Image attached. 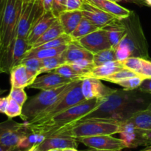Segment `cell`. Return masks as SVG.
Listing matches in <instances>:
<instances>
[{"mask_svg": "<svg viewBox=\"0 0 151 151\" xmlns=\"http://www.w3.org/2000/svg\"><path fill=\"white\" fill-rule=\"evenodd\" d=\"M146 94L138 89L134 90L116 89L114 92L103 98L100 106L81 121L86 119L125 121L135 112L147 107L151 102H147Z\"/></svg>", "mask_w": 151, "mask_h": 151, "instance_id": "cell-1", "label": "cell"}, {"mask_svg": "<svg viewBox=\"0 0 151 151\" xmlns=\"http://www.w3.org/2000/svg\"><path fill=\"white\" fill-rule=\"evenodd\" d=\"M102 99H92L75 105L67 110L63 111L55 115L48 121L41 123H27L28 130L32 133H38L47 137L52 135L60 134L67 130L79 122L85 116L91 113L93 110L100 106Z\"/></svg>", "mask_w": 151, "mask_h": 151, "instance_id": "cell-2", "label": "cell"}, {"mask_svg": "<svg viewBox=\"0 0 151 151\" xmlns=\"http://www.w3.org/2000/svg\"><path fill=\"white\" fill-rule=\"evenodd\" d=\"M23 0H7L0 24V74L7 55L17 38L18 25Z\"/></svg>", "mask_w": 151, "mask_h": 151, "instance_id": "cell-3", "label": "cell"}, {"mask_svg": "<svg viewBox=\"0 0 151 151\" xmlns=\"http://www.w3.org/2000/svg\"><path fill=\"white\" fill-rule=\"evenodd\" d=\"M79 80L72 81L57 88L41 90L32 96L22 107L21 118L24 121L33 120L41 113L57 103Z\"/></svg>", "mask_w": 151, "mask_h": 151, "instance_id": "cell-4", "label": "cell"}, {"mask_svg": "<svg viewBox=\"0 0 151 151\" xmlns=\"http://www.w3.org/2000/svg\"><path fill=\"white\" fill-rule=\"evenodd\" d=\"M122 20L126 28V34L119 44L128 47L132 56L148 59V44L137 13L132 11L128 17Z\"/></svg>", "mask_w": 151, "mask_h": 151, "instance_id": "cell-5", "label": "cell"}, {"mask_svg": "<svg viewBox=\"0 0 151 151\" xmlns=\"http://www.w3.org/2000/svg\"><path fill=\"white\" fill-rule=\"evenodd\" d=\"M120 132V121L109 119H86L60 134L71 136L74 139L100 135H114Z\"/></svg>", "mask_w": 151, "mask_h": 151, "instance_id": "cell-6", "label": "cell"}, {"mask_svg": "<svg viewBox=\"0 0 151 151\" xmlns=\"http://www.w3.org/2000/svg\"><path fill=\"white\" fill-rule=\"evenodd\" d=\"M81 83L82 80H79L57 103L43 111L33 120L27 122L30 124H35V123H41L48 121L55 115L63 111L67 110L72 107L86 100L81 91Z\"/></svg>", "mask_w": 151, "mask_h": 151, "instance_id": "cell-7", "label": "cell"}, {"mask_svg": "<svg viewBox=\"0 0 151 151\" xmlns=\"http://www.w3.org/2000/svg\"><path fill=\"white\" fill-rule=\"evenodd\" d=\"M45 13L41 0L23 2L18 25L17 37L27 38L31 28Z\"/></svg>", "mask_w": 151, "mask_h": 151, "instance_id": "cell-8", "label": "cell"}, {"mask_svg": "<svg viewBox=\"0 0 151 151\" xmlns=\"http://www.w3.org/2000/svg\"><path fill=\"white\" fill-rule=\"evenodd\" d=\"M29 132L27 123H19L8 118L0 123V144L8 147H18L21 139Z\"/></svg>", "mask_w": 151, "mask_h": 151, "instance_id": "cell-9", "label": "cell"}, {"mask_svg": "<svg viewBox=\"0 0 151 151\" xmlns=\"http://www.w3.org/2000/svg\"><path fill=\"white\" fill-rule=\"evenodd\" d=\"M76 140L88 147L94 149L122 151L125 148H128L126 144L122 139L113 137L112 135H100L90 137L78 138Z\"/></svg>", "mask_w": 151, "mask_h": 151, "instance_id": "cell-10", "label": "cell"}, {"mask_svg": "<svg viewBox=\"0 0 151 151\" xmlns=\"http://www.w3.org/2000/svg\"><path fill=\"white\" fill-rule=\"evenodd\" d=\"M82 47L92 53L100 50L112 48L106 33L103 28L94 31L79 39L76 40Z\"/></svg>", "mask_w": 151, "mask_h": 151, "instance_id": "cell-11", "label": "cell"}, {"mask_svg": "<svg viewBox=\"0 0 151 151\" xmlns=\"http://www.w3.org/2000/svg\"><path fill=\"white\" fill-rule=\"evenodd\" d=\"M115 90L116 89H112L106 86L101 80L97 78H84L81 83V91L86 100L103 99L114 92Z\"/></svg>", "mask_w": 151, "mask_h": 151, "instance_id": "cell-12", "label": "cell"}, {"mask_svg": "<svg viewBox=\"0 0 151 151\" xmlns=\"http://www.w3.org/2000/svg\"><path fill=\"white\" fill-rule=\"evenodd\" d=\"M81 10L82 11L83 17L100 28H103L116 19L110 13L86 0H83Z\"/></svg>", "mask_w": 151, "mask_h": 151, "instance_id": "cell-13", "label": "cell"}, {"mask_svg": "<svg viewBox=\"0 0 151 151\" xmlns=\"http://www.w3.org/2000/svg\"><path fill=\"white\" fill-rule=\"evenodd\" d=\"M29 50V45L25 38H16L13 48L7 55L2 68V73H10L13 68L20 65L27 52Z\"/></svg>", "mask_w": 151, "mask_h": 151, "instance_id": "cell-14", "label": "cell"}, {"mask_svg": "<svg viewBox=\"0 0 151 151\" xmlns=\"http://www.w3.org/2000/svg\"><path fill=\"white\" fill-rule=\"evenodd\" d=\"M37 146L41 151H47L51 149L77 148L78 142L71 136L64 134H56L47 136L46 139Z\"/></svg>", "mask_w": 151, "mask_h": 151, "instance_id": "cell-15", "label": "cell"}, {"mask_svg": "<svg viewBox=\"0 0 151 151\" xmlns=\"http://www.w3.org/2000/svg\"><path fill=\"white\" fill-rule=\"evenodd\" d=\"M121 139L126 144L127 147H137L145 145L142 130L137 129L128 121H120Z\"/></svg>", "mask_w": 151, "mask_h": 151, "instance_id": "cell-16", "label": "cell"}, {"mask_svg": "<svg viewBox=\"0 0 151 151\" xmlns=\"http://www.w3.org/2000/svg\"><path fill=\"white\" fill-rule=\"evenodd\" d=\"M74 81H76V80L66 78L54 73H48L46 75L37 77L33 83L28 87L38 89L41 90H47L57 88Z\"/></svg>", "mask_w": 151, "mask_h": 151, "instance_id": "cell-17", "label": "cell"}, {"mask_svg": "<svg viewBox=\"0 0 151 151\" xmlns=\"http://www.w3.org/2000/svg\"><path fill=\"white\" fill-rule=\"evenodd\" d=\"M57 18L52 14V11L45 12L42 16L37 21L28 33L27 40L29 45V49L32 44L41 37V36L57 20Z\"/></svg>", "mask_w": 151, "mask_h": 151, "instance_id": "cell-18", "label": "cell"}, {"mask_svg": "<svg viewBox=\"0 0 151 151\" xmlns=\"http://www.w3.org/2000/svg\"><path fill=\"white\" fill-rule=\"evenodd\" d=\"M103 28L106 33L112 48L116 49L126 34V28L123 20L116 19Z\"/></svg>", "mask_w": 151, "mask_h": 151, "instance_id": "cell-19", "label": "cell"}, {"mask_svg": "<svg viewBox=\"0 0 151 151\" xmlns=\"http://www.w3.org/2000/svg\"><path fill=\"white\" fill-rule=\"evenodd\" d=\"M61 56L66 64L72 63L80 59H93V53L82 47L76 41H73L68 44L66 50L61 54Z\"/></svg>", "mask_w": 151, "mask_h": 151, "instance_id": "cell-20", "label": "cell"}, {"mask_svg": "<svg viewBox=\"0 0 151 151\" xmlns=\"http://www.w3.org/2000/svg\"><path fill=\"white\" fill-rule=\"evenodd\" d=\"M122 69L124 68L121 65L120 62L114 61V62H108L100 66L94 67L89 72L81 76V80L87 78H94L102 81L104 78H106Z\"/></svg>", "mask_w": 151, "mask_h": 151, "instance_id": "cell-21", "label": "cell"}, {"mask_svg": "<svg viewBox=\"0 0 151 151\" xmlns=\"http://www.w3.org/2000/svg\"><path fill=\"white\" fill-rule=\"evenodd\" d=\"M83 18L81 10H65L58 17L64 33L71 35Z\"/></svg>", "mask_w": 151, "mask_h": 151, "instance_id": "cell-22", "label": "cell"}, {"mask_svg": "<svg viewBox=\"0 0 151 151\" xmlns=\"http://www.w3.org/2000/svg\"><path fill=\"white\" fill-rule=\"evenodd\" d=\"M86 1L97 6L116 19H125L132 13L131 10L122 7L118 4L117 2L111 0H86Z\"/></svg>", "mask_w": 151, "mask_h": 151, "instance_id": "cell-23", "label": "cell"}, {"mask_svg": "<svg viewBox=\"0 0 151 151\" xmlns=\"http://www.w3.org/2000/svg\"><path fill=\"white\" fill-rule=\"evenodd\" d=\"M10 74L11 87L24 88L29 87L35 79L29 75L23 64L18 65L12 68Z\"/></svg>", "mask_w": 151, "mask_h": 151, "instance_id": "cell-24", "label": "cell"}, {"mask_svg": "<svg viewBox=\"0 0 151 151\" xmlns=\"http://www.w3.org/2000/svg\"><path fill=\"white\" fill-rule=\"evenodd\" d=\"M132 124L136 128L139 130H151V110L148 109H143L137 111L125 120Z\"/></svg>", "mask_w": 151, "mask_h": 151, "instance_id": "cell-25", "label": "cell"}, {"mask_svg": "<svg viewBox=\"0 0 151 151\" xmlns=\"http://www.w3.org/2000/svg\"><path fill=\"white\" fill-rule=\"evenodd\" d=\"M64 33L63 28H62L61 25L59 22V21L56 20L42 35L30 47V49L36 48V47H39V46L42 45V44H45V43L49 42V41H52L53 39H55L58 37L60 36L61 35Z\"/></svg>", "mask_w": 151, "mask_h": 151, "instance_id": "cell-26", "label": "cell"}, {"mask_svg": "<svg viewBox=\"0 0 151 151\" xmlns=\"http://www.w3.org/2000/svg\"><path fill=\"white\" fill-rule=\"evenodd\" d=\"M67 45H63L58 47H55V48H44L38 49V50H37V49H30V50L27 52L23 59H29V58H36V59H47V58L58 56L61 55L63 52L66 50Z\"/></svg>", "mask_w": 151, "mask_h": 151, "instance_id": "cell-27", "label": "cell"}, {"mask_svg": "<svg viewBox=\"0 0 151 151\" xmlns=\"http://www.w3.org/2000/svg\"><path fill=\"white\" fill-rule=\"evenodd\" d=\"M100 29L99 27L97 25H94L91 22L86 19L83 17L77 27L76 29L74 30V32L71 34V36L73 38L74 41L79 39V38H82V37L88 35V34L94 32V31Z\"/></svg>", "mask_w": 151, "mask_h": 151, "instance_id": "cell-28", "label": "cell"}, {"mask_svg": "<svg viewBox=\"0 0 151 151\" xmlns=\"http://www.w3.org/2000/svg\"><path fill=\"white\" fill-rule=\"evenodd\" d=\"M45 139L46 136L44 135L29 131L21 139L19 145H18V147L26 150L34 145H38L41 144Z\"/></svg>", "mask_w": 151, "mask_h": 151, "instance_id": "cell-29", "label": "cell"}, {"mask_svg": "<svg viewBox=\"0 0 151 151\" xmlns=\"http://www.w3.org/2000/svg\"><path fill=\"white\" fill-rule=\"evenodd\" d=\"M92 61L94 67H98L108 62L116 61L115 49L109 48L93 53Z\"/></svg>", "mask_w": 151, "mask_h": 151, "instance_id": "cell-30", "label": "cell"}, {"mask_svg": "<svg viewBox=\"0 0 151 151\" xmlns=\"http://www.w3.org/2000/svg\"><path fill=\"white\" fill-rule=\"evenodd\" d=\"M21 64H23L24 65L27 71L32 78H36L37 76L41 73L42 59H36V58H29V59H23Z\"/></svg>", "mask_w": 151, "mask_h": 151, "instance_id": "cell-31", "label": "cell"}, {"mask_svg": "<svg viewBox=\"0 0 151 151\" xmlns=\"http://www.w3.org/2000/svg\"><path fill=\"white\" fill-rule=\"evenodd\" d=\"M65 62L62 58L61 55L58 56L42 59V68L41 73H51L56 68L64 65Z\"/></svg>", "mask_w": 151, "mask_h": 151, "instance_id": "cell-32", "label": "cell"}, {"mask_svg": "<svg viewBox=\"0 0 151 151\" xmlns=\"http://www.w3.org/2000/svg\"><path fill=\"white\" fill-rule=\"evenodd\" d=\"M143 59L144 58L131 56L125 60L120 62V64L124 69L129 70L139 75L142 69V67Z\"/></svg>", "mask_w": 151, "mask_h": 151, "instance_id": "cell-33", "label": "cell"}, {"mask_svg": "<svg viewBox=\"0 0 151 151\" xmlns=\"http://www.w3.org/2000/svg\"><path fill=\"white\" fill-rule=\"evenodd\" d=\"M68 65H70L77 73L81 74V76L89 72L91 69L94 68L93 61L87 59H80V60L75 61L72 63H69Z\"/></svg>", "mask_w": 151, "mask_h": 151, "instance_id": "cell-34", "label": "cell"}, {"mask_svg": "<svg viewBox=\"0 0 151 151\" xmlns=\"http://www.w3.org/2000/svg\"><path fill=\"white\" fill-rule=\"evenodd\" d=\"M51 73H57L61 76L72 80H81V75L77 73L72 67L68 64H64L59 68H56Z\"/></svg>", "mask_w": 151, "mask_h": 151, "instance_id": "cell-35", "label": "cell"}, {"mask_svg": "<svg viewBox=\"0 0 151 151\" xmlns=\"http://www.w3.org/2000/svg\"><path fill=\"white\" fill-rule=\"evenodd\" d=\"M136 76H139L138 74L136 73L133 72V71L129 70L127 69H122L121 70L117 71V72L114 73L112 75L109 76L104 78L103 79V81H109V82L115 83V84H117L119 81H122V80L125 79V78H131V77Z\"/></svg>", "mask_w": 151, "mask_h": 151, "instance_id": "cell-36", "label": "cell"}, {"mask_svg": "<svg viewBox=\"0 0 151 151\" xmlns=\"http://www.w3.org/2000/svg\"><path fill=\"white\" fill-rule=\"evenodd\" d=\"M145 78L140 76H136L131 77V78H125L119 81L116 84L123 87V89L127 90H137L141 85Z\"/></svg>", "mask_w": 151, "mask_h": 151, "instance_id": "cell-37", "label": "cell"}, {"mask_svg": "<svg viewBox=\"0 0 151 151\" xmlns=\"http://www.w3.org/2000/svg\"><path fill=\"white\" fill-rule=\"evenodd\" d=\"M11 99L16 101L19 105L24 106L27 101V96L24 88H17V87H11L10 93L8 95Z\"/></svg>", "mask_w": 151, "mask_h": 151, "instance_id": "cell-38", "label": "cell"}, {"mask_svg": "<svg viewBox=\"0 0 151 151\" xmlns=\"http://www.w3.org/2000/svg\"><path fill=\"white\" fill-rule=\"evenodd\" d=\"M22 113V107L19 105L17 102L9 96V102L7 110L5 111V115L9 118H13L16 116H20Z\"/></svg>", "mask_w": 151, "mask_h": 151, "instance_id": "cell-39", "label": "cell"}, {"mask_svg": "<svg viewBox=\"0 0 151 151\" xmlns=\"http://www.w3.org/2000/svg\"><path fill=\"white\" fill-rule=\"evenodd\" d=\"M131 51L128 47L124 44H119L116 49H115V58L116 61L118 62H122L128 58L131 57Z\"/></svg>", "mask_w": 151, "mask_h": 151, "instance_id": "cell-40", "label": "cell"}, {"mask_svg": "<svg viewBox=\"0 0 151 151\" xmlns=\"http://www.w3.org/2000/svg\"><path fill=\"white\" fill-rule=\"evenodd\" d=\"M65 10H66V0H53L52 13L57 19Z\"/></svg>", "mask_w": 151, "mask_h": 151, "instance_id": "cell-41", "label": "cell"}, {"mask_svg": "<svg viewBox=\"0 0 151 151\" xmlns=\"http://www.w3.org/2000/svg\"><path fill=\"white\" fill-rule=\"evenodd\" d=\"M139 75L143 77L145 79L151 78V61L147 59H143L142 67Z\"/></svg>", "mask_w": 151, "mask_h": 151, "instance_id": "cell-42", "label": "cell"}, {"mask_svg": "<svg viewBox=\"0 0 151 151\" xmlns=\"http://www.w3.org/2000/svg\"><path fill=\"white\" fill-rule=\"evenodd\" d=\"M83 0H66V10H81Z\"/></svg>", "mask_w": 151, "mask_h": 151, "instance_id": "cell-43", "label": "cell"}, {"mask_svg": "<svg viewBox=\"0 0 151 151\" xmlns=\"http://www.w3.org/2000/svg\"><path fill=\"white\" fill-rule=\"evenodd\" d=\"M139 90L147 94L151 95V78H146L142 81L138 88Z\"/></svg>", "mask_w": 151, "mask_h": 151, "instance_id": "cell-44", "label": "cell"}, {"mask_svg": "<svg viewBox=\"0 0 151 151\" xmlns=\"http://www.w3.org/2000/svg\"><path fill=\"white\" fill-rule=\"evenodd\" d=\"M9 102V96L0 97V113H5Z\"/></svg>", "mask_w": 151, "mask_h": 151, "instance_id": "cell-45", "label": "cell"}, {"mask_svg": "<svg viewBox=\"0 0 151 151\" xmlns=\"http://www.w3.org/2000/svg\"><path fill=\"white\" fill-rule=\"evenodd\" d=\"M143 137L145 140V146H148L151 144V130H142Z\"/></svg>", "mask_w": 151, "mask_h": 151, "instance_id": "cell-46", "label": "cell"}, {"mask_svg": "<svg viewBox=\"0 0 151 151\" xmlns=\"http://www.w3.org/2000/svg\"><path fill=\"white\" fill-rule=\"evenodd\" d=\"M42 1L43 7H44V11L50 12L52 11V7L53 0H41Z\"/></svg>", "mask_w": 151, "mask_h": 151, "instance_id": "cell-47", "label": "cell"}, {"mask_svg": "<svg viewBox=\"0 0 151 151\" xmlns=\"http://www.w3.org/2000/svg\"><path fill=\"white\" fill-rule=\"evenodd\" d=\"M126 1H130V2H134L139 5H145V0H125Z\"/></svg>", "mask_w": 151, "mask_h": 151, "instance_id": "cell-48", "label": "cell"}, {"mask_svg": "<svg viewBox=\"0 0 151 151\" xmlns=\"http://www.w3.org/2000/svg\"><path fill=\"white\" fill-rule=\"evenodd\" d=\"M11 149L12 148L8 147H6L4 146V145L0 144V151H10Z\"/></svg>", "mask_w": 151, "mask_h": 151, "instance_id": "cell-49", "label": "cell"}, {"mask_svg": "<svg viewBox=\"0 0 151 151\" xmlns=\"http://www.w3.org/2000/svg\"><path fill=\"white\" fill-rule=\"evenodd\" d=\"M24 151H41V150L38 149V147L37 145H34V146L31 147L30 148H29V149L26 150H24Z\"/></svg>", "mask_w": 151, "mask_h": 151, "instance_id": "cell-50", "label": "cell"}, {"mask_svg": "<svg viewBox=\"0 0 151 151\" xmlns=\"http://www.w3.org/2000/svg\"><path fill=\"white\" fill-rule=\"evenodd\" d=\"M81 151H114V150H98V149H94V148H89V149L83 150Z\"/></svg>", "mask_w": 151, "mask_h": 151, "instance_id": "cell-51", "label": "cell"}, {"mask_svg": "<svg viewBox=\"0 0 151 151\" xmlns=\"http://www.w3.org/2000/svg\"><path fill=\"white\" fill-rule=\"evenodd\" d=\"M61 151H78L77 148H65L63 149Z\"/></svg>", "mask_w": 151, "mask_h": 151, "instance_id": "cell-52", "label": "cell"}, {"mask_svg": "<svg viewBox=\"0 0 151 151\" xmlns=\"http://www.w3.org/2000/svg\"><path fill=\"white\" fill-rule=\"evenodd\" d=\"M139 151H151V144L148 145L147 147H145V149H143V150H139Z\"/></svg>", "mask_w": 151, "mask_h": 151, "instance_id": "cell-53", "label": "cell"}, {"mask_svg": "<svg viewBox=\"0 0 151 151\" xmlns=\"http://www.w3.org/2000/svg\"><path fill=\"white\" fill-rule=\"evenodd\" d=\"M145 5L151 7V0H145Z\"/></svg>", "mask_w": 151, "mask_h": 151, "instance_id": "cell-54", "label": "cell"}, {"mask_svg": "<svg viewBox=\"0 0 151 151\" xmlns=\"http://www.w3.org/2000/svg\"><path fill=\"white\" fill-rule=\"evenodd\" d=\"M10 151H24V150H22V149H20V148L19 147H13L12 148Z\"/></svg>", "mask_w": 151, "mask_h": 151, "instance_id": "cell-55", "label": "cell"}, {"mask_svg": "<svg viewBox=\"0 0 151 151\" xmlns=\"http://www.w3.org/2000/svg\"><path fill=\"white\" fill-rule=\"evenodd\" d=\"M62 150L60 149H51V150H49L47 151H61Z\"/></svg>", "mask_w": 151, "mask_h": 151, "instance_id": "cell-56", "label": "cell"}, {"mask_svg": "<svg viewBox=\"0 0 151 151\" xmlns=\"http://www.w3.org/2000/svg\"><path fill=\"white\" fill-rule=\"evenodd\" d=\"M4 92H6V90H2V89L0 88V95H1L3 93H4Z\"/></svg>", "mask_w": 151, "mask_h": 151, "instance_id": "cell-57", "label": "cell"}, {"mask_svg": "<svg viewBox=\"0 0 151 151\" xmlns=\"http://www.w3.org/2000/svg\"><path fill=\"white\" fill-rule=\"evenodd\" d=\"M147 109H148V110H151V102L148 105V106H147Z\"/></svg>", "mask_w": 151, "mask_h": 151, "instance_id": "cell-58", "label": "cell"}, {"mask_svg": "<svg viewBox=\"0 0 151 151\" xmlns=\"http://www.w3.org/2000/svg\"><path fill=\"white\" fill-rule=\"evenodd\" d=\"M33 1V0H23V2H28V1Z\"/></svg>", "mask_w": 151, "mask_h": 151, "instance_id": "cell-59", "label": "cell"}, {"mask_svg": "<svg viewBox=\"0 0 151 151\" xmlns=\"http://www.w3.org/2000/svg\"><path fill=\"white\" fill-rule=\"evenodd\" d=\"M111 1H116V2H118V1H120L121 0H111Z\"/></svg>", "mask_w": 151, "mask_h": 151, "instance_id": "cell-60", "label": "cell"}]
</instances>
